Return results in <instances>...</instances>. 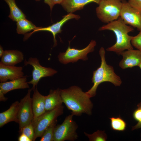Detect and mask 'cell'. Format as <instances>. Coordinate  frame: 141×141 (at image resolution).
Segmentation results:
<instances>
[{"label": "cell", "mask_w": 141, "mask_h": 141, "mask_svg": "<svg viewBox=\"0 0 141 141\" xmlns=\"http://www.w3.org/2000/svg\"><path fill=\"white\" fill-rule=\"evenodd\" d=\"M57 121L53 123L44 131L40 141H53L54 140V131Z\"/></svg>", "instance_id": "obj_24"}, {"label": "cell", "mask_w": 141, "mask_h": 141, "mask_svg": "<svg viewBox=\"0 0 141 141\" xmlns=\"http://www.w3.org/2000/svg\"><path fill=\"white\" fill-rule=\"evenodd\" d=\"M60 91L63 103L74 116L91 115L93 105L90 98L79 87L73 86Z\"/></svg>", "instance_id": "obj_1"}, {"label": "cell", "mask_w": 141, "mask_h": 141, "mask_svg": "<svg viewBox=\"0 0 141 141\" xmlns=\"http://www.w3.org/2000/svg\"><path fill=\"white\" fill-rule=\"evenodd\" d=\"M110 120V126L112 129L115 131H123L126 127L125 122L119 117L109 118Z\"/></svg>", "instance_id": "obj_22"}, {"label": "cell", "mask_w": 141, "mask_h": 141, "mask_svg": "<svg viewBox=\"0 0 141 141\" xmlns=\"http://www.w3.org/2000/svg\"><path fill=\"white\" fill-rule=\"evenodd\" d=\"M101 0H63L61 4L68 13H72L83 9L84 7L91 2L98 4Z\"/></svg>", "instance_id": "obj_19"}, {"label": "cell", "mask_w": 141, "mask_h": 141, "mask_svg": "<svg viewBox=\"0 0 141 141\" xmlns=\"http://www.w3.org/2000/svg\"><path fill=\"white\" fill-rule=\"evenodd\" d=\"M19 141H31L27 136L23 134H21L18 138Z\"/></svg>", "instance_id": "obj_28"}, {"label": "cell", "mask_w": 141, "mask_h": 141, "mask_svg": "<svg viewBox=\"0 0 141 141\" xmlns=\"http://www.w3.org/2000/svg\"><path fill=\"white\" fill-rule=\"evenodd\" d=\"M84 133L88 138L90 141H105L107 138L106 134L104 131L98 130L91 134L85 132Z\"/></svg>", "instance_id": "obj_23"}, {"label": "cell", "mask_w": 141, "mask_h": 141, "mask_svg": "<svg viewBox=\"0 0 141 141\" xmlns=\"http://www.w3.org/2000/svg\"><path fill=\"white\" fill-rule=\"evenodd\" d=\"M80 17V16L78 15L73 14L72 13H69L67 15L64 16L62 19L60 21L51 26L46 27H36L32 32L25 35L24 38V40L25 41L27 40L32 34L36 32L49 31L52 33L53 36L54 43L53 46H55L57 45V40L56 39V35L57 33L61 32L62 31L61 28L63 24L70 19H75L76 20H78Z\"/></svg>", "instance_id": "obj_11"}, {"label": "cell", "mask_w": 141, "mask_h": 141, "mask_svg": "<svg viewBox=\"0 0 141 141\" xmlns=\"http://www.w3.org/2000/svg\"><path fill=\"white\" fill-rule=\"evenodd\" d=\"M21 134H23L33 141L34 135V130L32 122L28 125L19 129Z\"/></svg>", "instance_id": "obj_25"}, {"label": "cell", "mask_w": 141, "mask_h": 141, "mask_svg": "<svg viewBox=\"0 0 141 141\" xmlns=\"http://www.w3.org/2000/svg\"><path fill=\"white\" fill-rule=\"evenodd\" d=\"M64 52H60L58 56L59 62L64 64L68 63L75 62L79 60L86 61L88 59L87 55L93 52L96 45L95 40H92L86 48L81 49L71 48L69 46Z\"/></svg>", "instance_id": "obj_7"}, {"label": "cell", "mask_w": 141, "mask_h": 141, "mask_svg": "<svg viewBox=\"0 0 141 141\" xmlns=\"http://www.w3.org/2000/svg\"><path fill=\"white\" fill-rule=\"evenodd\" d=\"M19 105V102L16 101L14 102L7 110L0 113V127L10 122L18 123V114Z\"/></svg>", "instance_id": "obj_15"}, {"label": "cell", "mask_w": 141, "mask_h": 141, "mask_svg": "<svg viewBox=\"0 0 141 141\" xmlns=\"http://www.w3.org/2000/svg\"><path fill=\"white\" fill-rule=\"evenodd\" d=\"M109 30L113 31L115 35L116 41L115 44L107 48L108 51H112L119 54L125 50L133 49L131 43L133 36L128 33L134 31L133 27L128 26L120 17L116 20L103 25L99 29V31Z\"/></svg>", "instance_id": "obj_2"}, {"label": "cell", "mask_w": 141, "mask_h": 141, "mask_svg": "<svg viewBox=\"0 0 141 141\" xmlns=\"http://www.w3.org/2000/svg\"><path fill=\"white\" fill-rule=\"evenodd\" d=\"M21 66H9L0 62V81L3 83L24 77Z\"/></svg>", "instance_id": "obj_13"}, {"label": "cell", "mask_w": 141, "mask_h": 141, "mask_svg": "<svg viewBox=\"0 0 141 141\" xmlns=\"http://www.w3.org/2000/svg\"><path fill=\"white\" fill-rule=\"evenodd\" d=\"M74 115L71 114L65 118L61 124L55 127L53 141H74L78 138L76 132L78 126L73 120Z\"/></svg>", "instance_id": "obj_6"}, {"label": "cell", "mask_w": 141, "mask_h": 141, "mask_svg": "<svg viewBox=\"0 0 141 141\" xmlns=\"http://www.w3.org/2000/svg\"><path fill=\"white\" fill-rule=\"evenodd\" d=\"M60 89L51 90L49 94L45 96L46 111L54 109L62 105L63 103L61 96Z\"/></svg>", "instance_id": "obj_18"}, {"label": "cell", "mask_w": 141, "mask_h": 141, "mask_svg": "<svg viewBox=\"0 0 141 141\" xmlns=\"http://www.w3.org/2000/svg\"><path fill=\"white\" fill-rule=\"evenodd\" d=\"M119 54L122 56L119 67L123 69L138 66L141 63V51L133 49L124 51Z\"/></svg>", "instance_id": "obj_12"}, {"label": "cell", "mask_w": 141, "mask_h": 141, "mask_svg": "<svg viewBox=\"0 0 141 141\" xmlns=\"http://www.w3.org/2000/svg\"><path fill=\"white\" fill-rule=\"evenodd\" d=\"M120 17L126 24L141 31V10L132 7L125 0H122Z\"/></svg>", "instance_id": "obj_10"}, {"label": "cell", "mask_w": 141, "mask_h": 141, "mask_svg": "<svg viewBox=\"0 0 141 141\" xmlns=\"http://www.w3.org/2000/svg\"><path fill=\"white\" fill-rule=\"evenodd\" d=\"M8 5L10 10L9 17L13 21L17 22L25 19L26 16L16 5L15 0H4Z\"/></svg>", "instance_id": "obj_20"}, {"label": "cell", "mask_w": 141, "mask_h": 141, "mask_svg": "<svg viewBox=\"0 0 141 141\" xmlns=\"http://www.w3.org/2000/svg\"><path fill=\"white\" fill-rule=\"evenodd\" d=\"M99 52L101 59L100 66L93 72L92 81L93 85L90 89L86 92L90 98L96 95L97 88L102 83L109 82L115 86H119L122 83L120 78L115 73L113 67L107 64L104 48H101Z\"/></svg>", "instance_id": "obj_3"}, {"label": "cell", "mask_w": 141, "mask_h": 141, "mask_svg": "<svg viewBox=\"0 0 141 141\" xmlns=\"http://www.w3.org/2000/svg\"><path fill=\"white\" fill-rule=\"evenodd\" d=\"M4 94L0 90V101H6L8 98L5 97L4 95Z\"/></svg>", "instance_id": "obj_30"}, {"label": "cell", "mask_w": 141, "mask_h": 141, "mask_svg": "<svg viewBox=\"0 0 141 141\" xmlns=\"http://www.w3.org/2000/svg\"><path fill=\"white\" fill-rule=\"evenodd\" d=\"M63 0H53L55 4H61Z\"/></svg>", "instance_id": "obj_32"}, {"label": "cell", "mask_w": 141, "mask_h": 141, "mask_svg": "<svg viewBox=\"0 0 141 141\" xmlns=\"http://www.w3.org/2000/svg\"><path fill=\"white\" fill-rule=\"evenodd\" d=\"M131 43L132 45L141 51V31L137 35L133 37Z\"/></svg>", "instance_id": "obj_26"}, {"label": "cell", "mask_w": 141, "mask_h": 141, "mask_svg": "<svg viewBox=\"0 0 141 141\" xmlns=\"http://www.w3.org/2000/svg\"><path fill=\"white\" fill-rule=\"evenodd\" d=\"M139 128H141V125L139 127Z\"/></svg>", "instance_id": "obj_34"}, {"label": "cell", "mask_w": 141, "mask_h": 141, "mask_svg": "<svg viewBox=\"0 0 141 141\" xmlns=\"http://www.w3.org/2000/svg\"><path fill=\"white\" fill-rule=\"evenodd\" d=\"M32 105L34 117H37L46 111L45 110V96L41 94L37 87L33 91Z\"/></svg>", "instance_id": "obj_16"}, {"label": "cell", "mask_w": 141, "mask_h": 141, "mask_svg": "<svg viewBox=\"0 0 141 141\" xmlns=\"http://www.w3.org/2000/svg\"><path fill=\"white\" fill-rule=\"evenodd\" d=\"M128 2L132 7L141 10V0H128Z\"/></svg>", "instance_id": "obj_27"}, {"label": "cell", "mask_w": 141, "mask_h": 141, "mask_svg": "<svg viewBox=\"0 0 141 141\" xmlns=\"http://www.w3.org/2000/svg\"><path fill=\"white\" fill-rule=\"evenodd\" d=\"M138 66L139 67V68H140V69H141V63H140V64Z\"/></svg>", "instance_id": "obj_33"}, {"label": "cell", "mask_w": 141, "mask_h": 141, "mask_svg": "<svg viewBox=\"0 0 141 141\" xmlns=\"http://www.w3.org/2000/svg\"><path fill=\"white\" fill-rule=\"evenodd\" d=\"M32 90V88L29 89L26 95L19 102L18 114L19 129L31 123L34 118L31 97Z\"/></svg>", "instance_id": "obj_9"}, {"label": "cell", "mask_w": 141, "mask_h": 141, "mask_svg": "<svg viewBox=\"0 0 141 141\" xmlns=\"http://www.w3.org/2000/svg\"><path fill=\"white\" fill-rule=\"evenodd\" d=\"M5 50H3L2 47L0 45V57L1 58L4 54Z\"/></svg>", "instance_id": "obj_31"}, {"label": "cell", "mask_w": 141, "mask_h": 141, "mask_svg": "<svg viewBox=\"0 0 141 141\" xmlns=\"http://www.w3.org/2000/svg\"><path fill=\"white\" fill-rule=\"evenodd\" d=\"M36 1H39L40 0H35ZM44 3L47 4L50 7L51 11L55 4L53 0H44Z\"/></svg>", "instance_id": "obj_29"}, {"label": "cell", "mask_w": 141, "mask_h": 141, "mask_svg": "<svg viewBox=\"0 0 141 141\" xmlns=\"http://www.w3.org/2000/svg\"><path fill=\"white\" fill-rule=\"evenodd\" d=\"M0 62L7 66H15L24 60V55L21 51L17 50H5Z\"/></svg>", "instance_id": "obj_17"}, {"label": "cell", "mask_w": 141, "mask_h": 141, "mask_svg": "<svg viewBox=\"0 0 141 141\" xmlns=\"http://www.w3.org/2000/svg\"><path fill=\"white\" fill-rule=\"evenodd\" d=\"M98 4L96 14L102 22L108 23L120 17L122 0H101Z\"/></svg>", "instance_id": "obj_4"}, {"label": "cell", "mask_w": 141, "mask_h": 141, "mask_svg": "<svg viewBox=\"0 0 141 141\" xmlns=\"http://www.w3.org/2000/svg\"><path fill=\"white\" fill-rule=\"evenodd\" d=\"M25 66L30 64L32 67V79L28 82L32 85V88L33 91L36 88L40 80L42 78L51 77L56 73L57 71L50 67H46L41 66L39 60L37 58L30 57L27 61L25 60Z\"/></svg>", "instance_id": "obj_8"}, {"label": "cell", "mask_w": 141, "mask_h": 141, "mask_svg": "<svg viewBox=\"0 0 141 141\" xmlns=\"http://www.w3.org/2000/svg\"><path fill=\"white\" fill-rule=\"evenodd\" d=\"M64 107L62 105L54 109L46 111L37 117H34L32 123L34 130V141L41 137L45 130L53 123L57 120V118L63 113Z\"/></svg>", "instance_id": "obj_5"}, {"label": "cell", "mask_w": 141, "mask_h": 141, "mask_svg": "<svg viewBox=\"0 0 141 141\" xmlns=\"http://www.w3.org/2000/svg\"><path fill=\"white\" fill-rule=\"evenodd\" d=\"M27 78L24 76L16 79L0 83V90L5 94L13 90L29 88Z\"/></svg>", "instance_id": "obj_14"}, {"label": "cell", "mask_w": 141, "mask_h": 141, "mask_svg": "<svg viewBox=\"0 0 141 141\" xmlns=\"http://www.w3.org/2000/svg\"><path fill=\"white\" fill-rule=\"evenodd\" d=\"M16 25L17 32L20 34H24L27 32L33 30L36 27L31 22L26 18L18 21Z\"/></svg>", "instance_id": "obj_21"}]
</instances>
